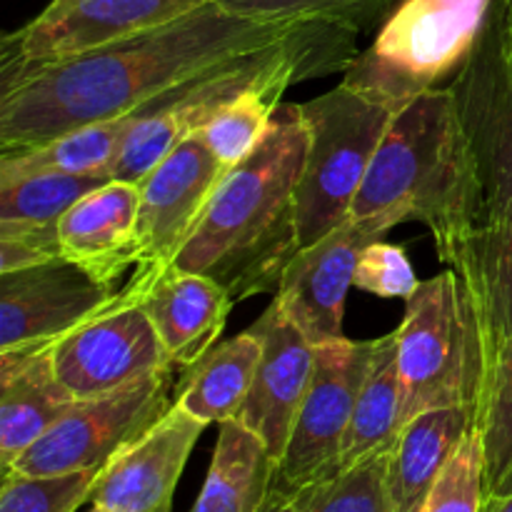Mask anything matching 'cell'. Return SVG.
Masks as SVG:
<instances>
[{
	"mask_svg": "<svg viewBox=\"0 0 512 512\" xmlns=\"http://www.w3.org/2000/svg\"><path fill=\"white\" fill-rule=\"evenodd\" d=\"M228 168L200 135L183 140L140 183L135 270H160L175 263L203 220Z\"/></svg>",
	"mask_w": 512,
	"mask_h": 512,
	"instance_id": "cell-14",
	"label": "cell"
},
{
	"mask_svg": "<svg viewBox=\"0 0 512 512\" xmlns=\"http://www.w3.org/2000/svg\"><path fill=\"white\" fill-rule=\"evenodd\" d=\"M405 393L398 370L395 333L378 338L373 363L355 403L353 420L345 435L340 470L373 453H390L405 428Z\"/></svg>",
	"mask_w": 512,
	"mask_h": 512,
	"instance_id": "cell-24",
	"label": "cell"
},
{
	"mask_svg": "<svg viewBox=\"0 0 512 512\" xmlns=\"http://www.w3.org/2000/svg\"><path fill=\"white\" fill-rule=\"evenodd\" d=\"M308 153L300 103H280L258 148L225 173L173 265L208 275L230 298L273 293L300 250L298 183Z\"/></svg>",
	"mask_w": 512,
	"mask_h": 512,
	"instance_id": "cell-2",
	"label": "cell"
},
{
	"mask_svg": "<svg viewBox=\"0 0 512 512\" xmlns=\"http://www.w3.org/2000/svg\"><path fill=\"white\" fill-rule=\"evenodd\" d=\"M263 512H300V508L290 495L273 490V498H270V503L265 505Z\"/></svg>",
	"mask_w": 512,
	"mask_h": 512,
	"instance_id": "cell-34",
	"label": "cell"
},
{
	"mask_svg": "<svg viewBox=\"0 0 512 512\" xmlns=\"http://www.w3.org/2000/svg\"><path fill=\"white\" fill-rule=\"evenodd\" d=\"M378 340H335L315 348L310 388L278 463L275 490L295 495L340 473L345 435Z\"/></svg>",
	"mask_w": 512,
	"mask_h": 512,
	"instance_id": "cell-8",
	"label": "cell"
},
{
	"mask_svg": "<svg viewBox=\"0 0 512 512\" xmlns=\"http://www.w3.org/2000/svg\"><path fill=\"white\" fill-rule=\"evenodd\" d=\"M180 368L160 370L103 398L75 400L73 408L30 445L10 468L25 475H65L100 470L125 445L153 428L178 400Z\"/></svg>",
	"mask_w": 512,
	"mask_h": 512,
	"instance_id": "cell-7",
	"label": "cell"
},
{
	"mask_svg": "<svg viewBox=\"0 0 512 512\" xmlns=\"http://www.w3.org/2000/svg\"><path fill=\"white\" fill-rule=\"evenodd\" d=\"M485 512H512V493L505 495V498L488 500V505H485Z\"/></svg>",
	"mask_w": 512,
	"mask_h": 512,
	"instance_id": "cell-35",
	"label": "cell"
},
{
	"mask_svg": "<svg viewBox=\"0 0 512 512\" xmlns=\"http://www.w3.org/2000/svg\"><path fill=\"white\" fill-rule=\"evenodd\" d=\"M388 460L390 453H373L290 498L300 512H393Z\"/></svg>",
	"mask_w": 512,
	"mask_h": 512,
	"instance_id": "cell-27",
	"label": "cell"
},
{
	"mask_svg": "<svg viewBox=\"0 0 512 512\" xmlns=\"http://www.w3.org/2000/svg\"><path fill=\"white\" fill-rule=\"evenodd\" d=\"M353 285L363 293L378 295L385 300H408L418 290L420 280L410 265L405 248L383 243V238H380L373 240L360 255Z\"/></svg>",
	"mask_w": 512,
	"mask_h": 512,
	"instance_id": "cell-32",
	"label": "cell"
},
{
	"mask_svg": "<svg viewBox=\"0 0 512 512\" xmlns=\"http://www.w3.org/2000/svg\"><path fill=\"white\" fill-rule=\"evenodd\" d=\"M50 360L73 400L103 398L175 368L128 283L113 305L55 340Z\"/></svg>",
	"mask_w": 512,
	"mask_h": 512,
	"instance_id": "cell-10",
	"label": "cell"
},
{
	"mask_svg": "<svg viewBox=\"0 0 512 512\" xmlns=\"http://www.w3.org/2000/svg\"><path fill=\"white\" fill-rule=\"evenodd\" d=\"M140 185L108 180L78 200L58 223L60 255L103 283L135 268Z\"/></svg>",
	"mask_w": 512,
	"mask_h": 512,
	"instance_id": "cell-18",
	"label": "cell"
},
{
	"mask_svg": "<svg viewBox=\"0 0 512 512\" xmlns=\"http://www.w3.org/2000/svg\"><path fill=\"white\" fill-rule=\"evenodd\" d=\"M495 18H498L500 43H503V53L512 65V0H498L495 3Z\"/></svg>",
	"mask_w": 512,
	"mask_h": 512,
	"instance_id": "cell-33",
	"label": "cell"
},
{
	"mask_svg": "<svg viewBox=\"0 0 512 512\" xmlns=\"http://www.w3.org/2000/svg\"><path fill=\"white\" fill-rule=\"evenodd\" d=\"M308 25L245 18L213 0L100 48L0 73V153L123 118L208 70L293 38Z\"/></svg>",
	"mask_w": 512,
	"mask_h": 512,
	"instance_id": "cell-1",
	"label": "cell"
},
{
	"mask_svg": "<svg viewBox=\"0 0 512 512\" xmlns=\"http://www.w3.org/2000/svg\"><path fill=\"white\" fill-rule=\"evenodd\" d=\"M213 0H53L0 45V73L55 63L143 33Z\"/></svg>",
	"mask_w": 512,
	"mask_h": 512,
	"instance_id": "cell-11",
	"label": "cell"
},
{
	"mask_svg": "<svg viewBox=\"0 0 512 512\" xmlns=\"http://www.w3.org/2000/svg\"><path fill=\"white\" fill-rule=\"evenodd\" d=\"M225 10L255 20H298L363 33L400 0H218Z\"/></svg>",
	"mask_w": 512,
	"mask_h": 512,
	"instance_id": "cell-29",
	"label": "cell"
},
{
	"mask_svg": "<svg viewBox=\"0 0 512 512\" xmlns=\"http://www.w3.org/2000/svg\"><path fill=\"white\" fill-rule=\"evenodd\" d=\"M390 228L393 225L383 218H348L318 243L300 248L290 260L273 303L315 348L345 338V300L348 290L355 288L360 255Z\"/></svg>",
	"mask_w": 512,
	"mask_h": 512,
	"instance_id": "cell-13",
	"label": "cell"
},
{
	"mask_svg": "<svg viewBox=\"0 0 512 512\" xmlns=\"http://www.w3.org/2000/svg\"><path fill=\"white\" fill-rule=\"evenodd\" d=\"M128 288L148 313L170 363L185 373L220 343L235 303L213 278L178 265L133 270Z\"/></svg>",
	"mask_w": 512,
	"mask_h": 512,
	"instance_id": "cell-16",
	"label": "cell"
},
{
	"mask_svg": "<svg viewBox=\"0 0 512 512\" xmlns=\"http://www.w3.org/2000/svg\"><path fill=\"white\" fill-rule=\"evenodd\" d=\"M98 470L65 475H25L3 470L0 512H75L90 500Z\"/></svg>",
	"mask_w": 512,
	"mask_h": 512,
	"instance_id": "cell-30",
	"label": "cell"
},
{
	"mask_svg": "<svg viewBox=\"0 0 512 512\" xmlns=\"http://www.w3.org/2000/svg\"><path fill=\"white\" fill-rule=\"evenodd\" d=\"M405 420L435 408H483L485 370L468 290L453 268L423 280L395 330Z\"/></svg>",
	"mask_w": 512,
	"mask_h": 512,
	"instance_id": "cell-5",
	"label": "cell"
},
{
	"mask_svg": "<svg viewBox=\"0 0 512 512\" xmlns=\"http://www.w3.org/2000/svg\"><path fill=\"white\" fill-rule=\"evenodd\" d=\"M448 90L478 175L480 225H488L512 205V65L500 43L495 8Z\"/></svg>",
	"mask_w": 512,
	"mask_h": 512,
	"instance_id": "cell-9",
	"label": "cell"
},
{
	"mask_svg": "<svg viewBox=\"0 0 512 512\" xmlns=\"http://www.w3.org/2000/svg\"><path fill=\"white\" fill-rule=\"evenodd\" d=\"M250 328L263 340V355L238 420L268 445L275 463H280L313 380L315 345L275 303Z\"/></svg>",
	"mask_w": 512,
	"mask_h": 512,
	"instance_id": "cell-17",
	"label": "cell"
},
{
	"mask_svg": "<svg viewBox=\"0 0 512 512\" xmlns=\"http://www.w3.org/2000/svg\"><path fill=\"white\" fill-rule=\"evenodd\" d=\"M350 218L423 223L445 265L478 230V175L448 85L393 115Z\"/></svg>",
	"mask_w": 512,
	"mask_h": 512,
	"instance_id": "cell-3",
	"label": "cell"
},
{
	"mask_svg": "<svg viewBox=\"0 0 512 512\" xmlns=\"http://www.w3.org/2000/svg\"><path fill=\"white\" fill-rule=\"evenodd\" d=\"M73 395L55 375L50 345L0 353V463L10 468L70 408Z\"/></svg>",
	"mask_w": 512,
	"mask_h": 512,
	"instance_id": "cell-20",
	"label": "cell"
},
{
	"mask_svg": "<svg viewBox=\"0 0 512 512\" xmlns=\"http://www.w3.org/2000/svg\"><path fill=\"white\" fill-rule=\"evenodd\" d=\"M88 512H108V510H103V508H98V505H90V510Z\"/></svg>",
	"mask_w": 512,
	"mask_h": 512,
	"instance_id": "cell-36",
	"label": "cell"
},
{
	"mask_svg": "<svg viewBox=\"0 0 512 512\" xmlns=\"http://www.w3.org/2000/svg\"><path fill=\"white\" fill-rule=\"evenodd\" d=\"M300 110L308 153L298 183V230L300 248H308L350 218L395 113L345 83L300 103Z\"/></svg>",
	"mask_w": 512,
	"mask_h": 512,
	"instance_id": "cell-6",
	"label": "cell"
},
{
	"mask_svg": "<svg viewBox=\"0 0 512 512\" xmlns=\"http://www.w3.org/2000/svg\"><path fill=\"white\" fill-rule=\"evenodd\" d=\"M205 428L173 405L98 470L88 503L108 512H173L175 488Z\"/></svg>",
	"mask_w": 512,
	"mask_h": 512,
	"instance_id": "cell-15",
	"label": "cell"
},
{
	"mask_svg": "<svg viewBox=\"0 0 512 512\" xmlns=\"http://www.w3.org/2000/svg\"><path fill=\"white\" fill-rule=\"evenodd\" d=\"M108 180L105 175H3L0 178V228L58 230L60 218L83 195Z\"/></svg>",
	"mask_w": 512,
	"mask_h": 512,
	"instance_id": "cell-26",
	"label": "cell"
},
{
	"mask_svg": "<svg viewBox=\"0 0 512 512\" xmlns=\"http://www.w3.org/2000/svg\"><path fill=\"white\" fill-rule=\"evenodd\" d=\"M478 430L485 448L488 500L512 493V338L495 360Z\"/></svg>",
	"mask_w": 512,
	"mask_h": 512,
	"instance_id": "cell-28",
	"label": "cell"
},
{
	"mask_svg": "<svg viewBox=\"0 0 512 512\" xmlns=\"http://www.w3.org/2000/svg\"><path fill=\"white\" fill-rule=\"evenodd\" d=\"M278 463L268 445L238 418L220 423L208 478L190 512H263Z\"/></svg>",
	"mask_w": 512,
	"mask_h": 512,
	"instance_id": "cell-22",
	"label": "cell"
},
{
	"mask_svg": "<svg viewBox=\"0 0 512 512\" xmlns=\"http://www.w3.org/2000/svg\"><path fill=\"white\" fill-rule=\"evenodd\" d=\"M473 428H478V418L470 408L425 410L405 423L388 460L393 512H420L435 480Z\"/></svg>",
	"mask_w": 512,
	"mask_h": 512,
	"instance_id": "cell-21",
	"label": "cell"
},
{
	"mask_svg": "<svg viewBox=\"0 0 512 512\" xmlns=\"http://www.w3.org/2000/svg\"><path fill=\"white\" fill-rule=\"evenodd\" d=\"M120 288L58 258L0 275V353L53 345L115 303Z\"/></svg>",
	"mask_w": 512,
	"mask_h": 512,
	"instance_id": "cell-12",
	"label": "cell"
},
{
	"mask_svg": "<svg viewBox=\"0 0 512 512\" xmlns=\"http://www.w3.org/2000/svg\"><path fill=\"white\" fill-rule=\"evenodd\" d=\"M260 355L263 340L253 328L223 340L185 373L175 405L205 425L235 420L253 388Z\"/></svg>",
	"mask_w": 512,
	"mask_h": 512,
	"instance_id": "cell-23",
	"label": "cell"
},
{
	"mask_svg": "<svg viewBox=\"0 0 512 512\" xmlns=\"http://www.w3.org/2000/svg\"><path fill=\"white\" fill-rule=\"evenodd\" d=\"M485 505H488V480H485L483 435L473 428L435 480L420 512H485Z\"/></svg>",
	"mask_w": 512,
	"mask_h": 512,
	"instance_id": "cell-31",
	"label": "cell"
},
{
	"mask_svg": "<svg viewBox=\"0 0 512 512\" xmlns=\"http://www.w3.org/2000/svg\"><path fill=\"white\" fill-rule=\"evenodd\" d=\"M133 120L135 115L130 113L123 118L68 130V133L33 145V148L0 153V178L33 173L105 175L110 178V170H113L120 148L133 128Z\"/></svg>",
	"mask_w": 512,
	"mask_h": 512,
	"instance_id": "cell-25",
	"label": "cell"
},
{
	"mask_svg": "<svg viewBox=\"0 0 512 512\" xmlns=\"http://www.w3.org/2000/svg\"><path fill=\"white\" fill-rule=\"evenodd\" d=\"M448 268L460 275L468 290L480 350H483L485 393H488L495 360L512 338V205L498 220L480 225L465 240Z\"/></svg>",
	"mask_w": 512,
	"mask_h": 512,
	"instance_id": "cell-19",
	"label": "cell"
},
{
	"mask_svg": "<svg viewBox=\"0 0 512 512\" xmlns=\"http://www.w3.org/2000/svg\"><path fill=\"white\" fill-rule=\"evenodd\" d=\"M493 8L495 0H400L343 83L398 113L458 75Z\"/></svg>",
	"mask_w": 512,
	"mask_h": 512,
	"instance_id": "cell-4",
	"label": "cell"
}]
</instances>
